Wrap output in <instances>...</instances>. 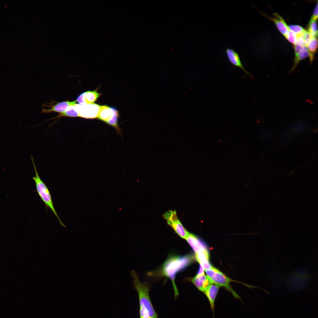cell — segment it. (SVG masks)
<instances>
[{
  "label": "cell",
  "mask_w": 318,
  "mask_h": 318,
  "mask_svg": "<svg viewBox=\"0 0 318 318\" xmlns=\"http://www.w3.org/2000/svg\"><path fill=\"white\" fill-rule=\"evenodd\" d=\"M290 30L297 36L301 35L305 30L301 26L297 25H291L289 26Z\"/></svg>",
  "instance_id": "obj_20"
},
{
  "label": "cell",
  "mask_w": 318,
  "mask_h": 318,
  "mask_svg": "<svg viewBox=\"0 0 318 318\" xmlns=\"http://www.w3.org/2000/svg\"><path fill=\"white\" fill-rule=\"evenodd\" d=\"M311 18L317 20L318 18V2L316 4L314 8L313 13V14Z\"/></svg>",
  "instance_id": "obj_23"
},
{
  "label": "cell",
  "mask_w": 318,
  "mask_h": 318,
  "mask_svg": "<svg viewBox=\"0 0 318 318\" xmlns=\"http://www.w3.org/2000/svg\"><path fill=\"white\" fill-rule=\"evenodd\" d=\"M76 102L75 100L72 102L64 101L58 102L53 106L50 109L43 110L42 112L44 113H48L55 112L61 113L65 112L68 107L77 105Z\"/></svg>",
  "instance_id": "obj_12"
},
{
  "label": "cell",
  "mask_w": 318,
  "mask_h": 318,
  "mask_svg": "<svg viewBox=\"0 0 318 318\" xmlns=\"http://www.w3.org/2000/svg\"><path fill=\"white\" fill-rule=\"evenodd\" d=\"M263 15L272 21L281 33L285 37L286 36L290 30L289 26L282 17L276 13L273 14L272 17H270L264 14Z\"/></svg>",
  "instance_id": "obj_8"
},
{
  "label": "cell",
  "mask_w": 318,
  "mask_h": 318,
  "mask_svg": "<svg viewBox=\"0 0 318 318\" xmlns=\"http://www.w3.org/2000/svg\"><path fill=\"white\" fill-rule=\"evenodd\" d=\"M130 274L133 286L138 295L140 318H158L149 297L150 284L148 282H141L139 274L137 271L132 270Z\"/></svg>",
  "instance_id": "obj_1"
},
{
  "label": "cell",
  "mask_w": 318,
  "mask_h": 318,
  "mask_svg": "<svg viewBox=\"0 0 318 318\" xmlns=\"http://www.w3.org/2000/svg\"><path fill=\"white\" fill-rule=\"evenodd\" d=\"M99 96L95 91H88L81 94L76 101L80 104H90L95 102Z\"/></svg>",
  "instance_id": "obj_10"
},
{
  "label": "cell",
  "mask_w": 318,
  "mask_h": 318,
  "mask_svg": "<svg viewBox=\"0 0 318 318\" xmlns=\"http://www.w3.org/2000/svg\"><path fill=\"white\" fill-rule=\"evenodd\" d=\"M219 286L214 284L211 285L204 292L210 304V307L213 313L215 307V303Z\"/></svg>",
  "instance_id": "obj_11"
},
{
  "label": "cell",
  "mask_w": 318,
  "mask_h": 318,
  "mask_svg": "<svg viewBox=\"0 0 318 318\" xmlns=\"http://www.w3.org/2000/svg\"><path fill=\"white\" fill-rule=\"evenodd\" d=\"M204 270L203 268L200 265L199 270L196 275L200 276L204 274Z\"/></svg>",
  "instance_id": "obj_24"
},
{
  "label": "cell",
  "mask_w": 318,
  "mask_h": 318,
  "mask_svg": "<svg viewBox=\"0 0 318 318\" xmlns=\"http://www.w3.org/2000/svg\"><path fill=\"white\" fill-rule=\"evenodd\" d=\"M114 115L112 119L108 122L109 124L114 126H117V120L118 113L117 111L113 108Z\"/></svg>",
  "instance_id": "obj_22"
},
{
  "label": "cell",
  "mask_w": 318,
  "mask_h": 318,
  "mask_svg": "<svg viewBox=\"0 0 318 318\" xmlns=\"http://www.w3.org/2000/svg\"><path fill=\"white\" fill-rule=\"evenodd\" d=\"M317 46V37L312 36L306 46L308 52L309 57L310 63H312L313 61Z\"/></svg>",
  "instance_id": "obj_17"
},
{
  "label": "cell",
  "mask_w": 318,
  "mask_h": 318,
  "mask_svg": "<svg viewBox=\"0 0 318 318\" xmlns=\"http://www.w3.org/2000/svg\"><path fill=\"white\" fill-rule=\"evenodd\" d=\"M195 258L204 270L210 269L212 267L209 262V254L206 249L200 252L196 253Z\"/></svg>",
  "instance_id": "obj_13"
},
{
  "label": "cell",
  "mask_w": 318,
  "mask_h": 318,
  "mask_svg": "<svg viewBox=\"0 0 318 318\" xmlns=\"http://www.w3.org/2000/svg\"><path fill=\"white\" fill-rule=\"evenodd\" d=\"M114 115L113 108L106 106H100V110L98 117L101 120L108 123Z\"/></svg>",
  "instance_id": "obj_16"
},
{
  "label": "cell",
  "mask_w": 318,
  "mask_h": 318,
  "mask_svg": "<svg viewBox=\"0 0 318 318\" xmlns=\"http://www.w3.org/2000/svg\"><path fill=\"white\" fill-rule=\"evenodd\" d=\"M80 117L86 118H94L98 117L100 106L95 104H78Z\"/></svg>",
  "instance_id": "obj_6"
},
{
  "label": "cell",
  "mask_w": 318,
  "mask_h": 318,
  "mask_svg": "<svg viewBox=\"0 0 318 318\" xmlns=\"http://www.w3.org/2000/svg\"><path fill=\"white\" fill-rule=\"evenodd\" d=\"M191 280L198 289L203 293L211 285L213 284L208 277L205 274L196 275Z\"/></svg>",
  "instance_id": "obj_9"
},
{
  "label": "cell",
  "mask_w": 318,
  "mask_h": 318,
  "mask_svg": "<svg viewBox=\"0 0 318 318\" xmlns=\"http://www.w3.org/2000/svg\"><path fill=\"white\" fill-rule=\"evenodd\" d=\"M31 159L34 168L35 176L33 178L35 182L37 191L39 197L45 203L47 208H49L57 217L62 227L67 228L59 216L54 207L51 195L47 186L40 178L36 169L32 156Z\"/></svg>",
  "instance_id": "obj_3"
},
{
  "label": "cell",
  "mask_w": 318,
  "mask_h": 318,
  "mask_svg": "<svg viewBox=\"0 0 318 318\" xmlns=\"http://www.w3.org/2000/svg\"><path fill=\"white\" fill-rule=\"evenodd\" d=\"M294 53L293 64L288 72L289 73L294 71L300 61L309 57L308 52L306 46H303L302 49L299 52H294Z\"/></svg>",
  "instance_id": "obj_15"
},
{
  "label": "cell",
  "mask_w": 318,
  "mask_h": 318,
  "mask_svg": "<svg viewBox=\"0 0 318 318\" xmlns=\"http://www.w3.org/2000/svg\"><path fill=\"white\" fill-rule=\"evenodd\" d=\"M227 57L229 62L235 67L242 69L249 77L253 78V76L247 71L244 67L238 53L231 48H227L226 49Z\"/></svg>",
  "instance_id": "obj_7"
},
{
  "label": "cell",
  "mask_w": 318,
  "mask_h": 318,
  "mask_svg": "<svg viewBox=\"0 0 318 318\" xmlns=\"http://www.w3.org/2000/svg\"><path fill=\"white\" fill-rule=\"evenodd\" d=\"M285 38L290 43L294 45L297 42V35L290 30L288 32Z\"/></svg>",
  "instance_id": "obj_21"
},
{
  "label": "cell",
  "mask_w": 318,
  "mask_h": 318,
  "mask_svg": "<svg viewBox=\"0 0 318 318\" xmlns=\"http://www.w3.org/2000/svg\"><path fill=\"white\" fill-rule=\"evenodd\" d=\"M186 239L195 253L200 252L206 249L198 239L192 234L189 233Z\"/></svg>",
  "instance_id": "obj_14"
},
{
  "label": "cell",
  "mask_w": 318,
  "mask_h": 318,
  "mask_svg": "<svg viewBox=\"0 0 318 318\" xmlns=\"http://www.w3.org/2000/svg\"><path fill=\"white\" fill-rule=\"evenodd\" d=\"M193 261V257L191 255H188L182 256L170 257L164 264L162 268L163 274L172 280L175 297L179 294L174 281L175 274L179 271L190 265Z\"/></svg>",
  "instance_id": "obj_2"
},
{
  "label": "cell",
  "mask_w": 318,
  "mask_h": 318,
  "mask_svg": "<svg viewBox=\"0 0 318 318\" xmlns=\"http://www.w3.org/2000/svg\"><path fill=\"white\" fill-rule=\"evenodd\" d=\"M207 276L210 278L213 284L225 288L230 292L236 298L240 299L238 295L231 287L230 283L231 280L225 275L218 269L213 267L210 269L205 270Z\"/></svg>",
  "instance_id": "obj_4"
},
{
  "label": "cell",
  "mask_w": 318,
  "mask_h": 318,
  "mask_svg": "<svg viewBox=\"0 0 318 318\" xmlns=\"http://www.w3.org/2000/svg\"><path fill=\"white\" fill-rule=\"evenodd\" d=\"M78 104L68 107L64 112L61 113L62 116L71 117H80L79 112Z\"/></svg>",
  "instance_id": "obj_18"
},
{
  "label": "cell",
  "mask_w": 318,
  "mask_h": 318,
  "mask_svg": "<svg viewBox=\"0 0 318 318\" xmlns=\"http://www.w3.org/2000/svg\"><path fill=\"white\" fill-rule=\"evenodd\" d=\"M164 217L167 220L168 223L181 238L186 239L189 232L184 227L179 220L175 211H169L166 212Z\"/></svg>",
  "instance_id": "obj_5"
},
{
  "label": "cell",
  "mask_w": 318,
  "mask_h": 318,
  "mask_svg": "<svg viewBox=\"0 0 318 318\" xmlns=\"http://www.w3.org/2000/svg\"><path fill=\"white\" fill-rule=\"evenodd\" d=\"M316 21L311 18L308 26L307 31L313 37H317L318 29Z\"/></svg>",
  "instance_id": "obj_19"
}]
</instances>
